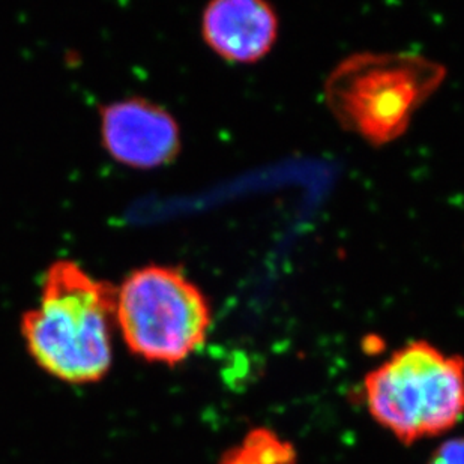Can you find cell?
<instances>
[{
	"mask_svg": "<svg viewBox=\"0 0 464 464\" xmlns=\"http://www.w3.org/2000/svg\"><path fill=\"white\" fill-rule=\"evenodd\" d=\"M116 292L77 263H53L40 304L22 317L23 338L36 365L70 385L102 381L113 362Z\"/></svg>",
	"mask_w": 464,
	"mask_h": 464,
	"instance_id": "1",
	"label": "cell"
},
{
	"mask_svg": "<svg viewBox=\"0 0 464 464\" xmlns=\"http://www.w3.org/2000/svg\"><path fill=\"white\" fill-rule=\"evenodd\" d=\"M445 77L442 63L415 53H355L329 74L324 102L346 131L388 145L408 131Z\"/></svg>",
	"mask_w": 464,
	"mask_h": 464,
	"instance_id": "2",
	"label": "cell"
},
{
	"mask_svg": "<svg viewBox=\"0 0 464 464\" xmlns=\"http://www.w3.org/2000/svg\"><path fill=\"white\" fill-rule=\"evenodd\" d=\"M363 399L377 424L404 445L454 429L464 416V358L412 342L368 372Z\"/></svg>",
	"mask_w": 464,
	"mask_h": 464,
	"instance_id": "3",
	"label": "cell"
},
{
	"mask_svg": "<svg viewBox=\"0 0 464 464\" xmlns=\"http://www.w3.org/2000/svg\"><path fill=\"white\" fill-rule=\"evenodd\" d=\"M212 324L202 290L178 267L145 266L116 292V324L132 355L175 367L205 344Z\"/></svg>",
	"mask_w": 464,
	"mask_h": 464,
	"instance_id": "4",
	"label": "cell"
},
{
	"mask_svg": "<svg viewBox=\"0 0 464 464\" xmlns=\"http://www.w3.org/2000/svg\"><path fill=\"white\" fill-rule=\"evenodd\" d=\"M105 150L134 169H154L175 160L180 132L167 110L141 98L114 102L102 110Z\"/></svg>",
	"mask_w": 464,
	"mask_h": 464,
	"instance_id": "5",
	"label": "cell"
},
{
	"mask_svg": "<svg viewBox=\"0 0 464 464\" xmlns=\"http://www.w3.org/2000/svg\"><path fill=\"white\" fill-rule=\"evenodd\" d=\"M278 15L260 0H217L202 18L203 38L226 61L255 63L266 56L278 36Z\"/></svg>",
	"mask_w": 464,
	"mask_h": 464,
	"instance_id": "6",
	"label": "cell"
},
{
	"mask_svg": "<svg viewBox=\"0 0 464 464\" xmlns=\"http://www.w3.org/2000/svg\"><path fill=\"white\" fill-rule=\"evenodd\" d=\"M218 464H298L294 443L266 427L248 431L241 442L228 448Z\"/></svg>",
	"mask_w": 464,
	"mask_h": 464,
	"instance_id": "7",
	"label": "cell"
},
{
	"mask_svg": "<svg viewBox=\"0 0 464 464\" xmlns=\"http://www.w3.org/2000/svg\"><path fill=\"white\" fill-rule=\"evenodd\" d=\"M429 464H464V438L442 443L433 452Z\"/></svg>",
	"mask_w": 464,
	"mask_h": 464,
	"instance_id": "8",
	"label": "cell"
}]
</instances>
